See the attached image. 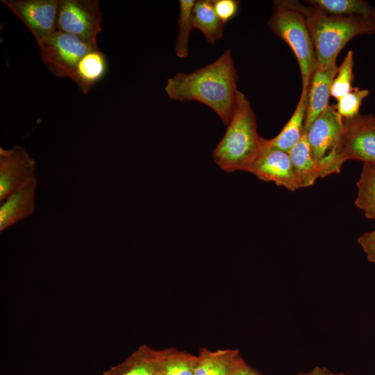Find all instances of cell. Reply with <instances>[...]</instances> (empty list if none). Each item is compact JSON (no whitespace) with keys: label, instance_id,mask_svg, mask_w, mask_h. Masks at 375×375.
<instances>
[{"label":"cell","instance_id":"6da1fadb","mask_svg":"<svg viewBox=\"0 0 375 375\" xmlns=\"http://www.w3.org/2000/svg\"><path fill=\"white\" fill-rule=\"evenodd\" d=\"M238 79L228 49L213 62L191 73L179 72L168 78L165 90L170 99L197 101L206 105L227 126L238 92Z\"/></svg>","mask_w":375,"mask_h":375},{"label":"cell","instance_id":"7a4b0ae2","mask_svg":"<svg viewBox=\"0 0 375 375\" xmlns=\"http://www.w3.org/2000/svg\"><path fill=\"white\" fill-rule=\"evenodd\" d=\"M303 16L315 47L317 66L335 62L338 55L353 38L375 34V16L331 15L314 6L293 1Z\"/></svg>","mask_w":375,"mask_h":375},{"label":"cell","instance_id":"3957f363","mask_svg":"<svg viewBox=\"0 0 375 375\" xmlns=\"http://www.w3.org/2000/svg\"><path fill=\"white\" fill-rule=\"evenodd\" d=\"M262 140L250 102L238 90L226 131L213 150L214 161L228 172H249L262 150Z\"/></svg>","mask_w":375,"mask_h":375},{"label":"cell","instance_id":"277c9868","mask_svg":"<svg viewBox=\"0 0 375 375\" xmlns=\"http://www.w3.org/2000/svg\"><path fill=\"white\" fill-rule=\"evenodd\" d=\"M268 26L290 47L299 63L302 86L309 85L317 67L315 51L305 19L292 0L274 1Z\"/></svg>","mask_w":375,"mask_h":375},{"label":"cell","instance_id":"5b68a950","mask_svg":"<svg viewBox=\"0 0 375 375\" xmlns=\"http://www.w3.org/2000/svg\"><path fill=\"white\" fill-rule=\"evenodd\" d=\"M343 128V118L334 106L329 105L306 131L308 142L319 167L320 178L340 171L342 164L338 151Z\"/></svg>","mask_w":375,"mask_h":375},{"label":"cell","instance_id":"8992f818","mask_svg":"<svg viewBox=\"0 0 375 375\" xmlns=\"http://www.w3.org/2000/svg\"><path fill=\"white\" fill-rule=\"evenodd\" d=\"M101 22L99 1L60 0L57 30L77 36L94 49H99Z\"/></svg>","mask_w":375,"mask_h":375},{"label":"cell","instance_id":"52a82bcc","mask_svg":"<svg viewBox=\"0 0 375 375\" xmlns=\"http://www.w3.org/2000/svg\"><path fill=\"white\" fill-rule=\"evenodd\" d=\"M39 48L42 60L54 76L73 81L80 60L94 49L77 36L60 31Z\"/></svg>","mask_w":375,"mask_h":375},{"label":"cell","instance_id":"ba28073f","mask_svg":"<svg viewBox=\"0 0 375 375\" xmlns=\"http://www.w3.org/2000/svg\"><path fill=\"white\" fill-rule=\"evenodd\" d=\"M338 155L342 164L358 160L375 165V115H359L345 120Z\"/></svg>","mask_w":375,"mask_h":375},{"label":"cell","instance_id":"9c48e42d","mask_svg":"<svg viewBox=\"0 0 375 375\" xmlns=\"http://www.w3.org/2000/svg\"><path fill=\"white\" fill-rule=\"evenodd\" d=\"M28 28L39 47L56 32L60 0H1Z\"/></svg>","mask_w":375,"mask_h":375},{"label":"cell","instance_id":"30bf717a","mask_svg":"<svg viewBox=\"0 0 375 375\" xmlns=\"http://www.w3.org/2000/svg\"><path fill=\"white\" fill-rule=\"evenodd\" d=\"M35 161L24 147L0 148V201L35 174Z\"/></svg>","mask_w":375,"mask_h":375},{"label":"cell","instance_id":"8fae6325","mask_svg":"<svg viewBox=\"0 0 375 375\" xmlns=\"http://www.w3.org/2000/svg\"><path fill=\"white\" fill-rule=\"evenodd\" d=\"M249 172L259 179L274 183L290 191L300 188L288 152L264 147L251 166Z\"/></svg>","mask_w":375,"mask_h":375},{"label":"cell","instance_id":"7c38bea8","mask_svg":"<svg viewBox=\"0 0 375 375\" xmlns=\"http://www.w3.org/2000/svg\"><path fill=\"white\" fill-rule=\"evenodd\" d=\"M37 184V178L34 175L1 203V232L33 215L35 208Z\"/></svg>","mask_w":375,"mask_h":375},{"label":"cell","instance_id":"4fadbf2b","mask_svg":"<svg viewBox=\"0 0 375 375\" xmlns=\"http://www.w3.org/2000/svg\"><path fill=\"white\" fill-rule=\"evenodd\" d=\"M338 69L336 61L325 66H317L308 87L304 124L306 131L316 118L329 106L331 87Z\"/></svg>","mask_w":375,"mask_h":375},{"label":"cell","instance_id":"5bb4252c","mask_svg":"<svg viewBox=\"0 0 375 375\" xmlns=\"http://www.w3.org/2000/svg\"><path fill=\"white\" fill-rule=\"evenodd\" d=\"M309 85H303L297 106L285 125L274 138L267 140L262 138L264 147L276 149L289 152L301 140L304 132Z\"/></svg>","mask_w":375,"mask_h":375},{"label":"cell","instance_id":"9a60e30c","mask_svg":"<svg viewBox=\"0 0 375 375\" xmlns=\"http://www.w3.org/2000/svg\"><path fill=\"white\" fill-rule=\"evenodd\" d=\"M162 351L144 345L120 364L103 372L102 375H156L161 371Z\"/></svg>","mask_w":375,"mask_h":375},{"label":"cell","instance_id":"2e32d148","mask_svg":"<svg viewBox=\"0 0 375 375\" xmlns=\"http://www.w3.org/2000/svg\"><path fill=\"white\" fill-rule=\"evenodd\" d=\"M288 153L300 188L312 185L320 178L319 170L308 144L306 131Z\"/></svg>","mask_w":375,"mask_h":375},{"label":"cell","instance_id":"e0dca14e","mask_svg":"<svg viewBox=\"0 0 375 375\" xmlns=\"http://www.w3.org/2000/svg\"><path fill=\"white\" fill-rule=\"evenodd\" d=\"M107 68L105 54L99 49L91 50L78 64L74 82L84 94H87L104 77Z\"/></svg>","mask_w":375,"mask_h":375},{"label":"cell","instance_id":"ac0fdd59","mask_svg":"<svg viewBox=\"0 0 375 375\" xmlns=\"http://www.w3.org/2000/svg\"><path fill=\"white\" fill-rule=\"evenodd\" d=\"M224 24L217 15L212 0L196 1L192 10V26L200 31L206 41L215 44L223 35Z\"/></svg>","mask_w":375,"mask_h":375},{"label":"cell","instance_id":"d6986e66","mask_svg":"<svg viewBox=\"0 0 375 375\" xmlns=\"http://www.w3.org/2000/svg\"><path fill=\"white\" fill-rule=\"evenodd\" d=\"M240 356L236 350L202 349L197 356L194 375H229Z\"/></svg>","mask_w":375,"mask_h":375},{"label":"cell","instance_id":"ffe728a7","mask_svg":"<svg viewBox=\"0 0 375 375\" xmlns=\"http://www.w3.org/2000/svg\"><path fill=\"white\" fill-rule=\"evenodd\" d=\"M357 187L356 206L367 218L375 219V165L364 163Z\"/></svg>","mask_w":375,"mask_h":375},{"label":"cell","instance_id":"44dd1931","mask_svg":"<svg viewBox=\"0 0 375 375\" xmlns=\"http://www.w3.org/2000/svg\"><path fill=\"white\" fill-rule=\"evenodd\" d=\"M307 2L331 15L375 16L374 9L362 0H311Z\"/></svg>","mask_w":375,"mask_h":375},{"label":"cell","instance_id":"7402d4cb","mask_svg":"<svg viewBox=\"0 0 375 375\" xmlns=\"http://www.w3.org/2000/svg\"><path fill=\"white\" fill-rule=\"evenodd\" d=\"M197 356L181 352L162 351L163 375H194Z\"/></svg>","mask_w":375,"mask_h":375},{"label":"cell","instance_id":"603a6c76","mask_svg":"<svg viewBox=\"0 0 375 375\" xmlns=\"http://www.w3.org/2000/svg\"><path fill=\"white\" fill-rule=\"evenodd\" d=\"M194 0L179 1L178 33L176 42V54L180 58H185L189 51V38L192 26V10Z\"/></svg>","mask_w":375,"mask_h":375},{"label":"cell","instance_id":"cb8c5ba5","mask_svg":"<svg viewBox=\"0 0 375 375\" xmlns=\"http://www.w3.org/2000/svg\"><path fill=\"white\" fill-rule=\"evenodd\" d=\"M353 54L349 51L342 64L338 67L337 74L331 87V97L336 100L353 90Z\"/></svg>","mask_w":375,"mask_h":375},{"label":"cell","instance_id":"d4e9b609","mask_svg":"<svg viewBox=\"0 0 375 375\" xmlns=\"http://www.w3.org/2000/svg\"><path fill=\"white\" fill-rule=\"evenodd\" d=\"M369 93L367 89L353 88L349 93L338 99L334 107L343 119H353L360 115L362 102Z\"/></svg>","mask_w":375,"mask_h":375},{"label":"cell","instance_id":"484cf974","mask_svg":"<svg viewBox=\"0 0 375 375\" xmlns=\"http://www.w3.org/2000/svg\"><path fill=\"white\" fill-rule=\"evenodd\" d=\"M239 2L236 0H213L215 12L224 24L236 15Z\"/></svg>","mask_w":375,"mask_h":375},{"label":"cell","instance_id":"4316f807","mask_svg":"<svg viewBox=\"0 0 375 375\" xmlns=\"http://www.w3.org/2000/svg\"><path fill=\"white\" fill-rule=\"evenodd\" d=\"M358 242L366 253L368 260L375 265V229L360 235Z\"/></svg>","mask_w":375,"mask_h":375},{"label":"cell","instance_id":"83f0119b","mask_svg":"<svg viewBox=\"0 0 375 375\" xmlns=\"http://www.w3.org/2000/svg\"><path fill=\"white\" fill-rule=\"evenodd\" d=\"M229 375H261L258 371L252 368L240 356L235 361Z\"/></svg>","mask_w":375,"mask_h":375},{"label":"cell","instance_id":"f1b7e54d","mask_svg":"<svg viewBox=\"0 0 375 375\" xmlns=\"http://www.w3.org/2000/svg\"><path fill=\"white\" fill-rule=\"evenodd\" d=\"M297 375H354L345 373H333L326 367H316L308 372H301Z\"/></svg>","mask_w":375,"mask_h":375},{"label":"cell","instance_id":"f546056e","mask_svg":"<svg viewBox=\"0 0 375 375\" xmlns=\"http://www.w3.org/2000/svg\"><path fill=\"white\" fill-rule=\"evenodd\" d=\"M156 375H163L162 371H160L158 373H157Z\"/></svg>","mask_w":375,"mask_h":375}]
</instances>
